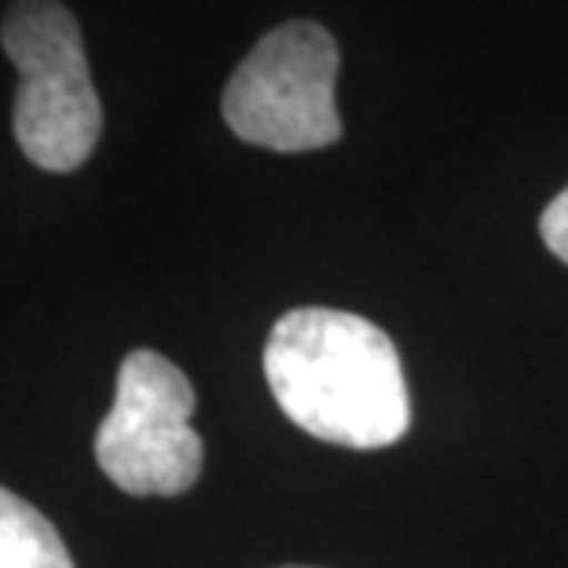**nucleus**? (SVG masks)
Instances as JSON below:
<instances>
[{"label": "nucleus", "instance_id": "nucleus-6", "mask_svg": "<svg viewBox=\"0 0 568 568\" xmlns=\"http://www.w3.org/2000/svg\"><path fill=\"white\" fill-rule=\"evenodd\" d=\"M539 232H542V243L550 246L554 257L568 264V187L547 205V210H542Z\"/></svg>", "mask_w": 568, "mask_h": 568}, {"label": "nucleus", "instance_id": "nucleus-5", "mask_svg": "<svg viewBox=\"0 0 568 568\" xmlns=\"http://www.w3.org/2000/svg\"><path fill=\"white\" fill-rule=\"evenodd\" d=\"M0 568H74L55 525L8 488H0Z\"/></svg>", "mask_w": 568, "mask_h": 568}, {"label": "nucleus", "instance_id": "nucleus-1", "mask_svg": "<svg viewBox=\"0 0 568 568\" xmlns=\"http://www.w3.org/2000/svg\"><path fill=\"white\" fill-rule=\"evenodd\" d=\"M264 374L283 415L326 444L374 452L410 426L396 345L353 312H286L264 345Z\"/></svg>", "mask_w": 568, "mask_h": 568}, {"label": "nucleus", "instance_id": "nucleus-3", "mask_svg": "<svg viewBox=\"0 0 568 568\" xmlns=\"http://www.w3.org/2000/svg\"><path fill=\"white\" fill-rule=\"evenodd\" d=\"M337 44L320 22L294 19L268 30L235 67L221 111L243 143L280 154L320 151L342 140L334 103Z\"/></svg>", "mask_w": 568, "mask_h": 568}, {"label": "nucleus", "instance_id": "nucleus-4", "mask_svg": "<svg viewBox=\"0 0 568 568\" xmlns=\"http://www.w3.org/2000/svg\"><path fill=\"white\" fill-rule=\"evenodd\" d=\"M195 389L159 353H129L114 407L95 433V463L129 495H180L202 474V437L191 426Z\"/></svg>", "mask_w": 568, "mask_h": 568}, {"label": "nucleus", "instance_id": "nucleus-7", "mask_svg": "<svg viewBox=\"0 0 568 568\" xmlns=\"http://www.w3.org/2000/svg\"><path fill=\"white\" fill-rule=\"evenodd\" d=\"M286 568H305V565H286Z\"/></svg>", "mask_w": 568, "mask_h": 568}, {"label": "nucleus", "instance_id": "nucleus-2", "mask_svg": "<svg viewBox=\"0 0 568 568\" xmlns=\"http://www.w3.org/2000/svg\"><path fill=\"white\" fill-rule=\"evenodd\" d=\"M0 48L19 70L11 125L22 154L48 173H74L103 132L74 11L59 0H16L0 22Z\"/></svg>", "mask_w": 568, "mask_h": 568}]
</instances>
